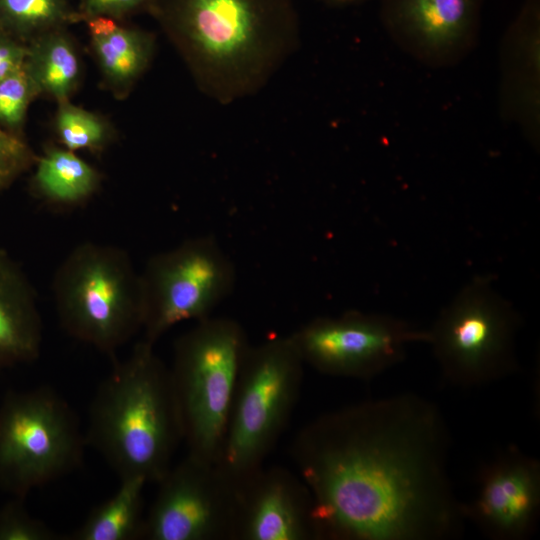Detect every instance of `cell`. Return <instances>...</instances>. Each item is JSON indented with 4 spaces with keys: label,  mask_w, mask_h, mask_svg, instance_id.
Masks as SVG:
<instances>
[{
    "label": "cell",
    "mask_w": 540,
    "mask_h": 540,
    "mask_svg": "<svg viewBox=\"0 0 540 540\" xmlns=\"http://www.w3.org/2000/svg\"><path fill=\"white\" fill-rule=\"evenodd\" d=\"M450 432L414 393L322 414L291 457L313 499L316 539L446 540L465 519L448 472Z\"/></svg>",
    "instance_id": "obj_1"
},
{
    "label": "cell",
    "mask_w": 540,
    "mask_h": 540,
    "mask_svg": "<svg viewBox=\"0 0 540 540\" xmlns=\"http://www.w3.org/2000/svg\"><path fill=\"white\" fill-rule=\"evenodd\" d=\"M145 11L222 105L259 92L300 41L294 0H149Z\"/></svg>",
    "instance_id": "obj_2"
},
{
    "label": "cell",
    "mask_w": 540,
    "mask_h": 540,
    "mask_svg": "<svg viewBox=\"0 0 540 540\" xmlns=\"http://www.w3.org/2000/svg\"><path fill=\"white\" fill-rule=\"evenodd\" d=\"M144 339L114 360L90 404L86 443L118 475L157 483L172 466L183 428L170 369Z\"/></svg>",
    "instance_id": "obj_3"
},
{
    "label": "cell",
    "mask_w": 540,
    "mask_h": 540,
    "mask_svg": "<svg viewBox=\"0 0 540 540\" xmlns=\"http://www.w3.org/2000/svg\"><path fill=\"white\" fill-rule=\"evenodd\" d=\"M52 292L61 327L101 353L114 357L143 329L141 274L122 248L78 244L57 268Z\"/></svg>",
    "instance_id": "obj_4"
},
{
    "label": "cell",
    "mask_w": 540,
    "mask_h": 540,
    "mask_svg": "<svg viewBox=\"0 0 540 540\" xmlns=\"http://www.w3.org/2000/svg\"><path fill=\"white\" fill-rule=\"evenodd\" d=\"M250 345L238 321L212 316L197 321L175 341L169 369L188 455L217 463Z\"/></svg>",
    "instance_id": "obj_5"
},
{
    "label": "cell",
    "mask_w": 540,
    "mask_h": 540,
    "mask_svg": "<svg viewBox=\"0 0 540 540\" xmlns=\"http://www.w3.org/2000/svg\"><path fill=\"white\" fill-rule=\"evenodd\" d=\"M304 362L289 335L250 345L216 463L236 487L263 467L298 402Z\"/></svg>",
    "instance_id": "obj_6"
},
{
    "label": "cell",
    "mask_w": 540,
    "mask_h": 540,
    "mask_svg": "<svg viewBox=\"0 0 540 540\" xmlns=\"http://www.w3.org/2000/svg\"><path fill=\"white\" fill-rule=\"evenodd\" d=\"M494 280L474 277L427 330L442 377L455 387H481L519 370L515 340L520 316L496 291Z\"/></svg>",
    "instance_id": "obj_7"
},
{
    "label": "cell",
    "mask_w": 540,
    "mask_h": 540,
    "mask_svg": "<svg viewBox=\"0 0 540 540\" xmlns=\"http://www.w3.org/2000/svg\"><path fill=\"white\" fill-rule=\"evenodd\" d=\"M86 440L68 402L48 386L0 403V489L23 498L78 468Z\"/></svg>",
    "instance_id": "obj_8"
},
{
    "label": "cell",
    "mask_w": 540,
    "mask_h": 540,
    "mask_svg": "<svg viewBox=\"0 0 540 540\" xmlns=\"http://www.w3.org/2000/svg\"><path fill=\"white\" fill-rule=\"evenodd\" d=\"M140 274L143 339L152 344L182 322L211 316L236 284L235 266L212 236L190 238L152 256Z\"/></svg>",
    "instance_id": "obj_9"
},
{
    "label": "cell",
    "mask_w": 540,
    "mask_h": 540,
    "mask_svg": "<svg viewBox=\"0 0 540 540\" xmlns=\"http://www.w3.org/2000/svg\"><path fill=\"white\" fill-rule=\"evenodd\" d=\"M305 365L334 377L371 380L400 363L407 346L428 342V331L378 313L349 310L316 317L289 335Z\"/></svg>",
    "instance_id": "obj_10"
},
{
    "label": "cell",
    "mask_w": 540,
    "mask_h": 540,
    "mask_svg": "<svg viewBox=\"0 0 540 540\" xmlns=\"http://www.w3.org/2000/svg\"><path fill=\"white\" fill-rule=\"evenodd\" d=\"M156 484L141 539L234 540L237 489L216 464L187 454Z\"/></svg>",
    "instance_id": "obj_11"
},
{
    "label": "cell",
    "mask_w": 540,
    "mask_h": 540,
    "mask_svg": "<svg viewBox=\"0 0 540 540\" xmlns=\"http://www.w3.org/2000/svg\"><path fill=\"white\" fill-rule=\"evenodd\" d=\"M483 0H380L392 41L432 68L463 61L478 44Z\"/></svg>",
    "instance_id": "obj_12"
},
{
    "label": "cell",
    "mask_w": 540,
    "mask_h": 540,
    "mask_svg": "<svg viewBox=\"0 0 540 540\" xmlns=\"http://www.w3.org/2000/svg\"><path fill=\"white\" fill-rule=\"evenodd\" d=\"M465 521L494 540H523L540 512V462L509 444L481 465L476 490L461 503Z\"/></svg>",
    "instance_id": "obj_13"
},
{
    "label": "cell",
    "mask_w": 540,
    "mask_h": 540,
    "mask_svg": "<svg viewBox=\"0 0 540 540\" xmlns=\"http://www.w3.org/2000/svg\"><path fill=\"white\" fill-rule=\"evenodd\" d=\"M234 540L316 539L313 499L300 476L264 466L237 487Z\"/></svg>",
    "instance_id": "obj_14"
},
{
    "label": "cell",
    "mask_w": 540,
    "mask_h": 540,
    "mask_svg": "<svg viewBox=\"0 0 540 540\" xmlns=\"http://www.w3.org/2000/svg\"><path fill=\"white\" fill-rule=\"evenodd\" d=\"M540 0H525L505 32L500 59V110L536 145L540 126Z\"/></svg>",
    "instance_id": "obj_15"
},
{
    "label": "cell",
    "mask_w": 540,
    "mask_h": 540,
    "mask_svg": "<svg viewBox=\"0 0 540 540\" xmlns=\"http://www.w3.org/2000/svg\"><path fill=\"white\" fill-rule=\"evenodd\" d=\"M42 342L34 288L20 265L0 249V371L36 361Z\"/></svg>",
    "instance_id": "obj_16"
},
{
    "label": "cell",
    "mask_w": 540,
    "mask_h": 540,
    "mask_svg": "<svg viewBox=\"0 0 540 540\" xmlns=\"http://www.w3.org/2000/svg\"><path fill=\"white\" fill-rule=\"evenodd\" d=\"M84 23L102 84L117 100L126 99L153 59L154 34L106 17Z\"/></svg>",
    "instance_id": "obj_17"
},
{
    "label": "cell",
    "mask_w": 540,
    "mask_h": 540,
    "mask_svg": "<svg viewBox=\"0 0 540 540\" xmlns=\"http://www.w3.org/2000/svg\"><path fill=\"white\" fill-rule=\"evenodd\" d=\"M32 190L51 206L73 208L86 203L99 190L100 172L76 152L47 146L33 165Z\"/></svg>",
    "instance_id": "obj_18"
},
{
    "label": "cell",
    "mask_w": 540,
    "mask_h": 540,
    "mask_svg": "<svg viewBox=\"0 0 540 540\" xmlns=\"http://www.w3.org/2000/svg\"><path fill=\"white\" fill-rule=\"evenodd\" d=\"M25 69L40 95L54 101L70 100L81 79V65L74 39L67 28L49 31L28 44Z\"/></svg>",
    "instance_id": "obj_19"
},
{
    "label": "cell",
    "mask_w": 540,
    "mask_h": 540,
    "mask_svg": "<svg viewBox=\"0 0 540 540\" xmlns=\"http://www.w3.org/2000/svg\"><path fill=\"white\" fill-rule=\"evenodd\" d=\"M142 477L120 479L117 490L94 507L72 540H135L141 539L144 523V488Z\"/></svg>",
    "instance_id": "obj_20"
},
{
    "label": "cell",
    "mask_w": 540,
    "mask_h": 540,
    "mask_svg": "<svg viewBox=\"0 0 540 540\" xmlns=\"http://www.w3.org/2000/svg\"><path fill=\"white\" fill-rule=\"evenodd\" d=\"M79 22L77 8L69 0H0V30L26 44Z\"/></svg>",
    "instance_id": "obj_21"
},
{
    "label": "cell",
    "mask_w": 540,
    "mask_h": 540,
    "mask_svg": "<svg viewBox=\"0 0 540 540\" xmlns=\"http://www.w3.org/2000/svg\"><path fill=\"white\" fill-rule=\"evenodd\" d=\"M54 130L60 146L74 152L101 153L115 139V129L105 117L70 100L57 103Z\"/></svg>",
    "instance_id": "obj_22"
},
{
    "label": "cell",
    "mask_w": 540,
    "mask_h": 540,
    "mask_svg": "<svg viewBox=\"0 0 540 540\" xmlns=\"http://www.w3.org/2000/svg\"><path fill=\"white\" fill-rule=\"evenodd\" d=\"M39 95L25 67L0 79V126L22 137L28 108Z\"/></svg>",
    "instance_id": "obj_23"
},
{
    "label": "cell",
    "mask_w": 540,
    "mask_h": 540,
    "mask_svg": "<svg viewBox=\"0 0 540 540\" xmlns=\"http://www.w3.org/2000/svg\"><path fill=\"white\" fill-rule=\"evenodd\" d=\"M13 497L0 507V540H56L59 535Z\"/></svg>",
    "instance_id": "obj_24"
},
{
    "label": "cell",
    "mask_w": 540,
    "mask_h": 540,
    "mask_svg": "<svg viewBox=\"0 0 540 540\" xmlns=\"http://www.w3.org/2000/svg\"><path fill=\"white\" fill-rule=\"evenodd\" d=\"M37 156L22 137L0 126V193L33 167Z\"/></svg>",
    "instance_id": "obj_25"
},
{
    "label": "cell",
    "mask_w": 540,
    "mask_h": 540,
    "mask_svg": "<svg viewBox=\"0 0 540 540\" xmlns=\"http://www.w3.org/2000/svg\"><path fill=\"white\" fill-rule=\"evenodd\" d=\"M149 0H79L77 11L82 22L96 17L123 21L126 17L145 10Z\"/></svg>",
    "instance_id": "obj_26"
},
{
    "label": "cell",
    "mask_w": 540,
    "mask_h": 540,
    "mask_svg": "<svg viewBox=\"0 0 540 540\" xmlns=\"http://www.w3.org/2000/svg\"><path fill=\"white\" fill-rule=\"evenodd\" d=\"M27 53L26 43L0 30V79L22 69Z\"/></svg>",
    "instance_id": "obj_27"
},
{
    "label": "cell",
    "mask_w": 540,
    "mask_h": 540,
    "mask_svg": "<svg viewBox=\"0 0 540 540\" xmlns=\"http://www.w3.org/2000/svg\"><path fill=\"white\" fill-rule=\"evenodd\" d=\"M319 1L331 7H346V6L362 4L370 0H319Z\"/></svg>",
    "instance_id": "obj_28"
}]
</instances>
